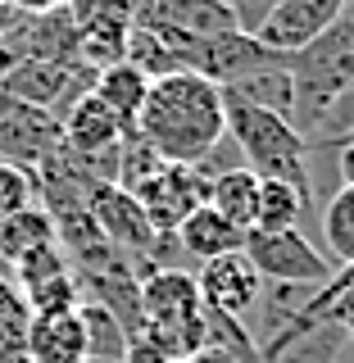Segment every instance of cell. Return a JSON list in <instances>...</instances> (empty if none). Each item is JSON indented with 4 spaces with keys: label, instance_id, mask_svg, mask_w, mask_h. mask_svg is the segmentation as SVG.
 Returning <instances> with one entry per match:
<instances>
[{
    "label": "cell",
    "instance_id": "cell-4",
    "mask_svg": "<svg viewBox=\"0 0 354 363\" xmlns=\"http://www.w3.org/2000/svg\"><path fill=\"white\" fill-rule=\"evenodd\" d=\"M141 336H150L177 363L209 345L204 300L187 268H155L141 277Z\"/></svg>",
    "mask_w": 354,
    "mask_h": 363
},
{
    "label": "cell",
    "instance_id": "cell-27",
    "mask_svg": "<svg viewBox=\"0 0 354 363\" xmlns=\"http://www.w3.org/2000/svg\"><path fill=\"white\" fill-rule=\"evenodd\" d=\"M14 64H18V60H14V50H9V45H0V86H5V73H9Z\"/></svg>",
    "mask_w": 354,
    "mask_h": 363
},
{
    "label": "cell",
    "instance_id": "cell-25",
    "mask_svg": "<svg viewBox=\"0 0 354 363\" xmlns=\"http://www.w3.org/2000/svg\"><path fill=\"white\" fill-rule=\"evenodd\" d=\"M9 9H18V14H45V9H60L64 0H5Z\"/></svg>",
    "mask_w": 354,
    "mask_h": 363
},
{
    "label": "cell",
    "instance_id": "cell-5",
    "mask_svg": "<svg viewBox=\"0 0 354 363\" xmlns=\"http://www.w3.org/2000/svg\"><path fill=\"white\" fill-rule=\"evenodd\" d=\"M241 255L255 264V272L272 286H318L336 277L332 259L318 250L304 232H250Z\"/></svg>",
    "mask_w": 354,
    "mask_h": 363
},
{
    "label": "cell",
    "instance_id": "cell-11",
    "mask_svg": "<svg viewBox=\"0 0 354 363\" xmlns=\"http://www.w3.org/2000/svg\"><path fill=\"white\" fill-rule=\"evenodd\" d=\"M177 250L187 259H196V264H209V259H223V255H236V250L245 245V232L236 223H227L219 209H209V204H200V209H191L187 218L177 223Z\"/></svg>",
    "mask_w": 354,
    "mask_h": 363
},
{
    "label": "cell",
    "instance_id": "cell-3",
    "mask_svg": "<svg viewBox=\"0 0 354 363\" xmlns=\"http://www.w3.org/2000/svg\"><path fill=\"white\" fill-rule=\"evenodd\" d=\"M227 109V136L241 150V164L255 177H277L291 182L295 191L314 200V173H309V141L291 128V118L268 113L259 105H245L236 96H223Z\"/></svg>",
    "mask_w": 354,
    "mask_h": 363
},
{
    "label": "cell",
    "instance_id": "cell-2",
    "mask_svg": "<svg viewBox=\"0 0 354 363\" xmlns=\"http://www.w3.org/2000/svg\"><path fill=\"white\" fill-rule=\"evenodd\" d=\"M287 68H291V86H295L291 128L300 132L304 141H314V132L323 128V118L336 109V100L345 96L350 82H354V0L318 41L287 55Z\"/></svg>",
    "mask_w": 354,
    "mask_h": 363
},
{
    "label": "cell",
    "instance_id": "cell-12",
    "mask_svg": "<svg viewBox=\"0 0 354 363\" xmlns=\"http://www.w3.org/2000/svg\"><path fill=\"white\" fill-rule=\"evenodd\" d=\"M28 363H87V332L73 313H41L28 323Z\"/></svg>",
    "mask_w": 354,
    "mask_h": 363
},
{
    "label": "cell",
    "instance_id": "cell-16",
    "mask_svg": "<svg viewBox=\"0 0 354 363\" xmlns=\"http://www.w3.org/2000/svg\"><path fill=\"white\" fill-rule=\"evenodd\" d=\"M209 209H219L227 223H236L250 236L255 232V209H259V177L250 168H232V173L209 177Z\"/></svg>",
    "mask_w": 354,
    "mask_h": 363
},
{
    "label": "cell",
    "instance_id": "cell-6",
    "mask_svg": "<svg viewBox=\"0 0 354 363\" xmlns=\"http://www.w3.org/2000/svg\"><path fill=\"white\" fill-rule=\"evenodd\" d=\"M87 209H91V218H96V232L105 236L109 250H118V255L132 259L141 272H150V255H155L159 232L150 227V218H145L141 200L128 196L123 186H114V182H91Z\"/></svg>",
    "mask_w": 354,
    "mask_h": 363
},
{
    "label": "cell",
    "instance_id": "cell-18",
    "mask_svg": "<svg viewBox=\"0 0 354 363\" xmlns=\"http://www.w3.org/2000/svg\"><path fill=\"white\" fill-rule=\"evenodd\" d=\"M323 241H327V259L336 272L354 268V186H336L323 200Z\"/></svg>",
    "mask_w": 354,
    "mask_h": 363
},
{
    "label": "cell",
    "instance_id": "cell-13",
    "mask_svg": "<svg viewBox=\"0 0 354 363\" xmlns=\"http://www.w3.org/2000/svg\"><path fill=\"white\" fill-rule=\"evenodd\" d=\"M91 96H96L100 105H105L114 118H118L123 128L132 132V128H136V113H141L145 96H150V77L123 60V64L100 68V73H96V86H91Z\"/></svg>",
    "mask_w": 354,
    "mask_h": 363
},
{
    "label": "cell",
    "instance_id": "cell-14",
    "mask_svg": "<svg viewBox=\"0 0 354 363\" xmlns=\"http://www.w3.org/2000/svg\"><path fill=\"white\" fill-rule=\"evenodd\" d=\"M60 241V232H55V218L45 213V204H28V209L9 213V218H0V268H14L18 259H28L32 250Z\"/></svg>",
    "mask_w": 354,
    "mask_h": 363
},
{
    "label": "cell",
    "instance_id": "cell-20",
    "mask_svg": "<svg viewBox=\"0 0 354 363\" xmlns=\"http://www.w3.org/2000/svg\"><path fill=\"white\" fill-rule=\"evenodd\" d=\"M82 318V332H87V359H100V363H123L128 354V327L114 318L105 304H82L77 309Z\"/></svg>",
    "mask_w": 354,
    "mask_h": 363
},
{
    "label": "cell",
    "instance_id": "cell-8",
    "mask_svg": "<svg viewBox=\"0 0 354 363\" xmlns=\"http://www.w3.org/2000/svg\"><path fill=\"white\" fill-rule=\"evenodd\" d=\"M345 5L350 0H282L250 37L259 45H268L272 55H295L309 41L323 37V32L345 14Z\"/></svg>",
    "mask_w": 354,
    "mask_h": 363
},
{
    "label": "cell",
    "instance_id": "cell-26",
    "mask_svg": "<svg viewBox=\"0 0 354 363\" xmlns=\"http://www.w3.org/2000/svg\"><path fill=\"white\" fill-rule=\"evenodd\" d=\"M14 18H18V9H9L5 0H0V45H5V37H9V28H14Z\"/></svg>",
    "mask_w": 354,
    "mask_h": 363
},
{
    "label": "cell",
    "instance_id": "cell-1",
    "mask_svg": "<svg viewBox=\"0 0 354 363\" xmlns=\"http://www.w3.org/2000/svg\"><path fill=\"white\" fill-rule=\"evenodd\" d=\"M132 132L164 164L196 168L227 136L223 91L214 82H204L200 73H168L159 82H150V96H145L141 113H136Z\"/></svg>",
    "mask_w": 354,
    "mask_h": 363
},
{
    "label": "cell",
    "instance_id": "cell-7",
    "mask_svg": "<svg viewBox=\"0 0 354 363\" xmlns=\"http://www.w3.org/2000/svg\"><path fill=\"white\" fill-rule=\"evenodd\" d=\"M64 150V123L37 105L0 96V164L41 173Z\"/></svg>",
    "mask_w": 354,
    "mask_h": 363
},
{
    "label": "cell",
    "instance_id": "cell-9",
    "mask_svg": "<svg viewBox=\"0 0 354 363\" xmlns=\"http://www.w3.org/2000/svg\"><path fill=\"white\" fill-rule=\"evenodd\" d=\"M196 286H200L204 309L227 313V318H236V323H245V318L259 309L264 277H259L255 264H250L241 250H236V255H223V259H209V264H200Z\"/></svg>",
    "mask_w": 354,
    "mask_h": 363
},
{
    "label": "cell",
    "instance_id": "cell-19",
    "mask_svg": "<svg viewBox=\"0 0 354 363\" xmlns=\"http://www.w3.org/2000/svg\"><path fill=\"white\" fill-rule=\"evenodd\" d=\"M323 323L354 340V268L336 272L323 291H314L309 309H304V327L314 332V327H323Z\"/></svg>",
    "mask_w": 354,
    "mask_h": 363
},
{
    "label": "cell",
    "instance_id": "cell-23",
    "mask_svg": "<svg viewBox=\"0 0 354 363\" xmlns=\"http://www.w3.org/2000/svg\"><path fill=\"white\" fill-rule=\"evenodd\" d=\"M182 363H241V359H236L232 350H223V345H200L196 354H187Z\"/></svg>",
    "mask_w": 354,
    "mask_h": 363
},
{
    "label": "cell",
    "instance_id": "cell-22",
    "mask_svg": "<svg viewBox=\"0 0 354 363\" xmlns=\"http://www.w3.org/2000/svg\"><path fill=\"white\" fill-rule=\"evenodd\" d=\"M277 5H282V0H227V9H232V18H236V28H241V32H255Z\"/></svg>",
    "mask_w": 354,
    "mask_h": 363
},
{
    "label": "cell",
    "instance_id": "cell-24",
    "mask_svg": "<svg viewBox=\"0 0 354 363\" xmlns=\"http://www.w3.org/2000/svg\"><path fill=\"white\" fill-rule=\"evenodd\" d=\"M336 177H341V186H354V145L350 141H341V150H336Z\"/></svg>",
    "mask_w": 354,
    "mask_h": 363
},
{
    "label": "cell",
    "instance_id": "cell-28",
    "mask_svg": "<svg viewBox=\"0 0 354 363\" xmlns=\"http://www.w3.org/2000/svg\"><path fill=\"white\" fill-rule=\"evenodd\" d=\"M341 141H350V145H354V128H350V132H345V136H341Z\"/></svg>",
    "mask_w": 354,
    "mask_h": 363
},
{
    "label": "cell",
    "instance_id": "cell-21",
    "mask_svg": "<svg viewBox=\"0 0 354 363\" xmlns=\"http://www.w3.org/2000/svg\"><path fill=\"white\" fill-rule=\"evenodd\" d=\"M41 200V186H37V173L28 168H14V164H0V218L28 209V204Z\"/></svg>",
    "mask_w": 354,
    "mask_h": 363
},
{
    "label": "cell",
    "instance_id": "cell-29",
    "mask_svg": "<svg viewBox=\"0 0 354 363\" xmlns=\"http://www.w3.org/2000/svg\"><path fill=\"white\" fill-rule=\"evenodd\" d=\"M87 363H100V359H87Z\"/></svg>",
    "mask_w": 354,
    "mask_h": 363
},
{
    "label": "cell",
    "instance_id": "cell-15",
    "mask_svg": "<svg viewBox=\"0 0 354 363\" xmlns=\"http://www.w3.org/2000/svg\"><path fill=\"white\" fill-rule=\"evenodd\" d=\"M314 213V200L295 191L291 182L259 177V209H255V232H300V223Z\"/></svg>",
    "mask_w": 354,
    "mask_h": 363
},
{
    "label": "cell",
    "instance_id": "cell-10",
    "mask_svg": "<svg viewBox=\"0 0 354 363\" xmlns=\"http://www.w3.org/2000/svg\"><path fill=\"white\" fill-rule=\"evenodd\" d=\"M136 23L182 32V37H223V32H236V18L227 9V0H141L136 5Z\"/></svg>",
    "mask_w": 354,
    "mask_h": 363
},
{
    "label": "cell",
    "instance_id": "cell-17",
    "mask_svg": "<svg viewBox=\"0 0 354 363\" xmlns=\"http://www.w3.org/2000/svg\"><path fill=\"white\" fill-rule=\"evenodd\" d=\"M223 96H236L245 100V105H259L268 113H282V118H291V105H295V86H291V68H287V55H282L277 64L259 68V73L241 77L236 86H227Z\"/></svg>",
    "mask_w": 354,
    "mask_h": 363
}]
</instances>
